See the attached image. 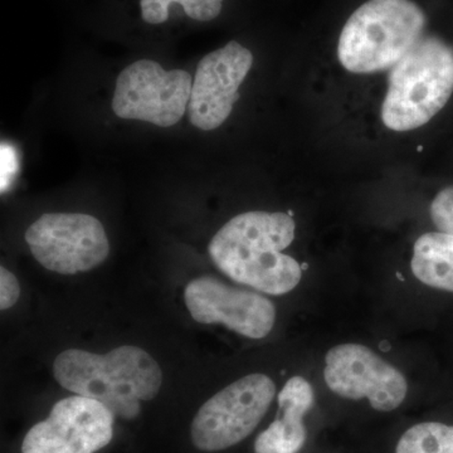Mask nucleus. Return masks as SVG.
Returning <instances> with one entry per match:
<instances>
[{
  "label": "nucleus",
  "mask_w": 453,
  "mask_h": 453,
  "mask_svg": "<svg viewBox=\"0 0 453 453\" xmlns=\"http://www.w3.org/2000/svg\"><path fill=\"white\" fill-rule=\"evenodd\" d=\"M20 296V286L17 277L5 267H0V309H11Z\"/></svg>",
  "instance_id": "17"
},
{
  "label": "nucleus",
  "mask_w": 453,
  "mask_h": 453,
  "mask_svg": "<svg viewBox=\"0 0 453 453\" xmlns=\"http://www.w3.org/2000/svg\"><path fill=\"white\" fill-rule=\"evenodd\" d=\"M426 22V14L412 0H369L342 28L340 64L351 73L389 70L422 40Z\"/></svg>",
  "instance_id": "3"
},
{
  "label": "nucleus",
  "mask_w": 453,
  "mask_h": 453,
  "mask_svg": "<svg viewBox=\"0 0 453 453\" xmlns=\"http://www.w3.org/2000/svg\"><path fill=\"white\" fill-rule=\"evenodd\" d=\"M453 94V50L434 37L422 38L390 68L381 120L393 131L418 129Z\"/></svg>",
  "instance_id": "4"
},
{
  "label": "nucleus",
  "mask_w": 453,
  "mask_h": 453,
  "mask_svg": "<svg viewBox=\"0 0 453 453\" xmlns=\"http://www.w3.org/2000/svg\"><path fill=\"white\" fill-rule=\"evenodd\" d=\"M277 401L276 419L256 440L255 452L299 453L308 437L303 417L314 405V389L305 378L295 375L283 386Z\"/></svg>",
  "instance_id": "12"
},
{
  "label": "nucleus",
  "mask_w": 453,
  "mask_h": 453,
  "mask_svg": "<svg viewBox=\"0 0 453 453\" xmlns=\"http://www.w3.org/2000/svg\"><path fill=\"white\" fill-rule=\"evenodd\" d=\"M252 65L251 50L235 41L203 57L188 105L190 124L202 131L222 127L240 98L238 89Z\"/></svg>",
  "instance_id": "10"
},
{
  "label": "nucleus",
  "mask_w": 453,
  "mask_h": 453,
  "mask_svg": "<svg viewBox=\"0 0 453 453\" xmlns=\"http://www.w3.org/2000/svg\"><path fill=\"white\" fill-rule=\"evenodd\" d=\"M225 0H140L142 17L149 25L166 22L173 4L181 5L184 13L199 22L216 19L222 12Z\"/></svg>",
  "instance_id": "15"
},
{
  "label": "nucleus",
  "mask_w": 453,
  "mask_h": 453,
  "mask_svg": "<svg viewBox=\"0 0 453 453\" xmlns=\"http://www.w3.org/2000/svg\"><path fill=\"white\" fill-rule=\"evenodd\" d=\"M115 416L109 408L82 395L53 405L49 418L29 429L22 453H95L113 437Z\"/></svg>",
  "instance_id": "9"
},
{
  "label": "nucleus",
  "mask_w": 453,
  "mask_h": 453,
  "mask_svg": "<svg viewBox=\"0 0 453 453\" xmlns=\"http://www.w3.org/2000/svg\"><path fill=\"white\" fill-rule=\"evenodd\" d=\"M276 386L261 372L246 375L208 399L192 423V441L202 451H222L242 442L266 416Z\"/></svg>",
  "instance_id": "5"
},
{
  "label": "nucleus",
  "mask_w": 453,
  "mask_h": 453,
  "mask_svg": "<svg viewBox=\"0 0 453 453\" xmlns=\"http://www.w3.org/2000/svg\"><path fill=\"white\" fill-rule=\"evenodd\" d=\"M192 88L187 71H166L153 59H140L119 74L112 110L125 120L172 127L186 115Z\"/></svg>",
  "instance_id": "6"
},
{
  "label": "nucleus",
  "mask_w": 453,
  "mask_h": 453,
  "mask_svg": "<svg viewBox=\"0 0 453 453\" xmlns=\"http://www.w3.org/2000/svg\"><path fill=\"white\" fill-rule=\"evenodd\" d=\"M184 300L196 323L222 324L246 338H266L275 326L276 308L267 297L211 276L188 283Z\"/></svg>",
  "instance_id": "11"
},
{
  "label": "nucleus",
  "mask_w": 453,
  "mask_h": 453,
  "mask_svg": "<svg viewBox=\"0 0 453 453\" xmlns=\"http://www.w3.org/2000/svg\"><path fill=\"white\" fill-rule=\"evenodd\" d=\"M295 231L290 214L246 211L214 234L208 251L214 265L234 282L279 296L294 290L303 277L299 262L282 253L294 242Z\"/></svg>",
  "instance_id": "1"
},
{
  "label": "nucleus",
  "mask_w": 453,
  "mask_h": 453,
  "mask_svg": "<svg viewBox=\"0 0 453 453\" xmlns=\"http://www.w3.org/2000/svg\"><path fill=\"white\" fill-rule=\"evenodd\" d=\"M33 257L61 275L100 266L110 253L103 223L85 213H46L25 234Z\"/></svg>",
  "instance_id": "7"
},
{
  "label": "nucleus",
  "mask_w": 453,
  "mask_h": 453,
  "mask_svg": "<svg viewBox=\"0 0 453 453\" xmlns=\"http://www.w3.org/2000/svg\"><path fill=\"white\" fill-rule=\"evenodd\" d=\"M429 211L438 231L453 235V187L445 188L434 196Z\"/></svg>",
  "instance_id": "16"
},
{
  "label": "nucleus",
  "mask_w": 453,
  "mask_h": 453,
  "mask_svg": "<svg viewBox=\"0 0 453 453\" xmlns=\"http://www.w3.org/2000/svg\"><path fill=\"white\" fill-rule=\"evenodd\" d=\"M325 383L345 399H368L380 412H392L405 399L408 384L395 366L356 342L336 345L325 356Z\"/></svg>",
  "instance_id": "8"
},
{
  "label": "nucleus",
  "mask_w": 453,
  "mask_h": 453,
  "mask_svg": "<svg viewBox=\"0 0 453 453\" xmlns=\"http://www.w3.org/2000/svg\"><path fill=\"white\" fill-rule=\"evenodd\" d=\"M395 453H453V426L425 422L408 429Z\"/></svg>",
  "instance_id": "14"
},
{
  "label": "nucleus",
  "mask_w": 453,
  "mask_h": 453,
  "mask_svg": "<svg viewBox=\"0 0 453 453\" xmlns=\"http://www.w3.org/2000/svg\"><path fill=\"white\" fill-rule=\"evenodd\" d=\"M413 275L429 288L453 292V235L431 232L413 247Z\"/></svg>",
  "instance_id": "13"
},
{
  "label": "nucleus",
  "mask_w": 453,
  "mask_h": 453,
  "mask_svg": "<svg viewBox=\"0 0 453 453\" xmlns=\"http://www.w3.org/2000/svg\"><path fill=\"white\" fill-rule=\"evenodd\" d=\"M59 386L95 399L119 418H136L142 402L151 401L162 388L163 372L154 357L133 345L95 354L70 349L53 363Z\"/></svg>",
  "instance_id": "2"
}]
</instances>
